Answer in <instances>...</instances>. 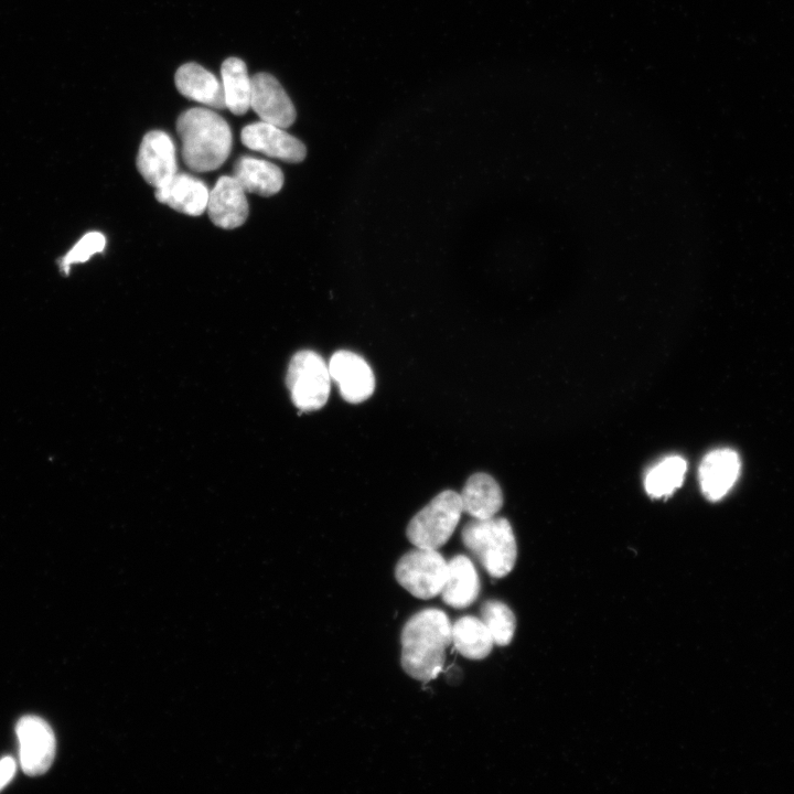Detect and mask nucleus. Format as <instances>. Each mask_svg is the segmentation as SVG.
Listing matches in <instances>:
<instances>
[{
	"instance_id": "f257e3e1",
	"label": "nucleus",
	"mask_w": 794,
	"mask_h": 794,
	"mask_svg": "<svg viewBox=\"0 0 794 794\" xmlns=\"http://www.w3.org/2000/svg\"><path fill=\"white\" fill-rule=\"evenodd\" d=\"M448 615L438 609L412 615L401 632V666L411 678L422 683L442 670L446 651L452 644Z\"/></svg>"
},
{
	"instance_id": "f03ea898",
	"label": "nucleus",
	"mask_w": 794,
	"mask_h": 794,
	"mask_svg": "<svg viewBox=\"0 0 794 794\" xmlns=\"http://www.w3.org/2000/svg\"><path fill=\"white\" fill-rule=\"evenodd\" d=\"M184 163L195 172L219 168L232 149V131L227 121L208 108L183 111L176 120Z\"/></svg>"
},
{
	"instance_id": "7ed1b4c3",
	"label": "nucleus",
	"mask_w": 794,
	"mask_h": 794,
	"mask_svg": "<svg viewBox=\"0 0 794 794\" xmlns=\"http://www.w3.org/2000/svg\"><path fill=\"white\" fill-rule=\"evenodd\" d=\"M461 537L465 548L492 577L503 578L514 568L517 546L505 518H473L463 526Z\"/></svg>"
},
{
	"instance_id": "20e7f679",
	"label": "nucleus",
	"mask_w": 794,
	"mask_h": 794,
	"mask_svg": "<svg viewBox=\"0 0 794 794\" xmlns=\"http://www.w3.org/2000/svg\"><path fill=\"white\" fill-rule=\"evenodd\" d=\"M462 513L460 494L446 490L411 518L407 537L415 547L438 549L452 536Z\"/></svg>"
},
{
	"instance_id": "39448f33",
	"label": "nucleus",
	"mask_w": 794,
	"mask_h": 794,
	"mask_svg": "<svg viewBox=\"0 0 794 794\" xmlns=\"http://www.w3.org/2000/svg\"><path fill=\"white\" fill-rule=\"evenodd\" d=\"M287 387L293 404L302 411L322 408L329 399L331 375L320 354L310 350L297 352L290 360Z\"/></svg>"
},
{
	"instance_id": "423d86ee",
	"label": "nucleus",
	"mask_w": 794,
	"mask_h": 794,
	"mask_svg": "<svg viewBox=\"0 0 794 794\" xmlns=\"http://www.w3.org/2000/svg\"><path fill=\"white\" fill-rule=\"evenodd\" d=\"M448 561L438 549L419 548L405 554L396 565L397 582L414 597L428 600L441 593Z\"/></svg>"
},
{
	"instance_id": "0eeeda50",
	"label": "nucleus",
	"mask_w": 794,
	"mask_h": 794,
	"mask_svg": "<svg viewBox=\"0 0 794 794\" xmlns=\"http://www.w3.org/2000/svg\"><path fill=\"white\" fill-rule=\"evenodd\" d=\"M20 764L24 773L40 775L53 763L56 741L50 725L37 716H24L17 723Z\"/></svg>"
},
{
	"instance_id": "6e6552de",
	"label": "nucleus",
	"mask_w": 794,
	"mask_h": 794,
	"mask_svg": "<svg viewBox=\"0 0 794 794\" xmlns=\"http://www.w3.org/2000/svg\"><path fill=\"white\" fill-rule=\"evenodd\" d=\"M331 379L337 386L344 400L360 404L372 396L375 389V377L371 366L356 353L351 351L335 352L328 364Z\"/></svg>"
},
{
	"instance_id": "1a4fd4ad",
	"label": "nucleus",
	"mask_w": 794,
	"mask_h": 794,
	"mask_svg": "<svg viewBox=\"0 0 794 794\" xmlns=\"http://www.w3.org/2000/svg\"><path fill=\"white\" fill-rule=\"evenodd\" d=\"M137 168L155 189L169 181L178 171L172 138L162 130L147 132L139 147Z\"/></svg>"
},
{
	"instance_id": "9d476101",
	"label": "nucleus",
	"mask_w": 794,
	"mask_h": 794,
	"mask_svg": "<svg viewBox=\"0 0 794 794\" xmlns=\"http://www.w3.org/2000/svg\"><path fill=\"white\" fill-rule=\"evenodd\" d=\"M240 138L247 148L289 163H299L307 154L305 146L299 139L262 120L245 126Z\"/></svg>"
},
{
	"instance_id": "9b49d317",
	"label": "nucleus",
	"mask_w": 794,
	"mask_h": 794,
	"mask_svg": "<svg viewBox=\"0 0 794 794\" xmlns=\"http://www.w3.org/2000/svg\"><path fill=\"white\" fill-rule=\"evenodd\" d=\"M250 108L260 120L281 128L296 120V109L288 94L272 75L257 73L251 76Z\"/></svg>"
},
{
	"instance_id": "f8f14e48",
	"label": "nucleus",
	"mask_w": 794,
	"mask_h": 794,
	"mask_svg": "<svg viewBox=\"0 0 794 794\" xmlns=\"http://www.w3.org/2000/svg\"><path fill=\"white\" fill-rule=\"evenodd\" d=\"M207 213L218 227L233 229L248 216L246 191L233 175H223L208 194Z\"/></svg>"
},
{
	"instance_id": "ddd939ff",
	"label": "nucleus",
	"mask_w": 794,
	"mask_h": 794,
	"mask_svg": "<svg viewBox=\"0 0 794 794\" xmlns=\"http://www.w3.org/2000/svg\"><path fill=\"white\" fill-rule=\"evenodd\" d=\"M740 458L731 449L709 452L699 466V482L702 494L709 501H719L734 485L740 473Z\"/></svg>"
},
{
	"instance_id": "4468645a",
	"label": "nucleus",
	"mask_w": 794,
	"mask_h": 794,
	"mask_svg": "<svg viewBox=\"0 0 794 794\" xmlns=\"http://www.w3.org/2000/svg\"><path fill=\"white\" fill-rule=\"evenodd\" d=\"M210 191L200 179L187 173H175L155 189V198L171 208L191 216L206 211Z\"/></svg>"
},
{
	"instance_id": "2eb2a0df",
	"label": "nucleus",
	"mask_w": 794,
	"mask_h": 794,
	"mask_svg": "<svg viewBox=\"0 0 794 794\" xmlns=\"http://www.w3.org/2000/svg\"><path fill=\"white\" fill-rule=\"evenodd\" d=\"M178 90L186 98L215 109H224L225 98L222 82L196 63H185L174 76Z\"/></svg>"
},
{
	"instance_id": "dca6fc26",
	"label": "nucleus",
	"mask_w": 794,
	"mask_h": 794,
	"mask_svg": "<svg viewBox=\"0 0 794 794\" xmlns=\"http://www.w3.org/2000/svg\"><path fill=\"white\" fill-rule=\"evenodd\" d=\"M480 593V579L472 560L457 555L448 561V575L441 590L446 604L454 609L471 605Z\"/></svg>"
},
{
	"instance_id": "f3484780",
	"label": "nucleus",
	"mask_w": 794,
	"mask_h": 794,
	"mask_svg": "<svg viewBox=\"0 0 794 794\" xmlns=\"http://www.w3.org/2000/svg\"><path fill=\"white\" fill-rule=\"evenodd\" d=\"M460 497L463 513L479 519L494 517L503 505V494L498 483L485 473L471 475Z\"/></svg>"
},
{
	"instance_id": "a211bd4d",
	"label": "nucleus",
	"mask_w": 794,
	"mask_h": 794,
	"mask_svg": "<svg viewBox=\"0 0 794 794\" xmlns=\"http://www.w3.org/2000/svg\"><path fill=\"white\" fill-rule=\"evenodd\" d=\"M233 176L246 193L270 196L278 193L283 185L282 171L276 164L244 155L234 165Z\"/></svg>"
},
{
	"instance_id": "6ab92c4d",
	"label": "nucleus",
	"mask_w": 794,
	"mask_h": 794,
	"mask_svg": "<svg viewBox=\"0 0 794 794\" xmlns=\"http://www.w3.org/2000/svg\"><path fill=\"white\" fill-rule=\"evenodd\" d=\"M454 648L469 659H483L492 651L494 641L484 622L475 616H462L451 626Z\"/></svg>"
},
{
	"instance_id": "aec40b11",
	"label": "nucleus",
	"mask_w": 794,
	"mask_h": 794,
	"mask_svg": "<svg viewBox=\"0 0 794 794\" xmlns=\"http://www.w3.org/2000/svg\"><path fill=\"white\" fill-rule=\"evenodd\" d=\"M221 76L226 108L234 115H244L250 108L251 96V77L245 62L238 57L226 58L221 66Z\"/></svg>"
},
{
	"instance_id": "412c9836",
	"label": "nucleus",
	"mask_w": 794,
	"mask_h": 794,
	"mask_svg": "<svg viewBox=\"0 0 794 794\" xmlns=\"http://www.w3.org/2000/svg\"><path fill=\"white\" fill-rule=\"evenodd\" d=\"M686 469L687 463L682 457L665 458L646 474V492L655 498L672 494L682 485Z\"/></svg>"
},
{
	"instance_id": "4be33fe9",
	"label": "nucleus",
	"mask_w": 794,
	"mask_h": 794,
	"mask_svg": "<svg viewBox=\"0 0 794 794\" xmlns=\"http://www.w3.org/2000/svg\"><path fill=\"white\" fill-rule=\"evenodd\" d=\"M481 620L492 635L494 644L505 646L513 640L516 620L512 610L500 601H487L481 607Z\"/></svg>"
},
{
	"instance_id": "5701e85b",
	"label": "nucleus",
	"mask_w": 794,
	"mask_h": 794,
	"mask_svg": "<svg viewBox=\"0 0 794 794\" xmlns=\"http://www.w3.org/2000/svg\"><path fill=\"white\" fill-rule=\"evenodd\" d=\"M106 245V237L99 232H90L84 235L77 244L66 254L62 261L63 268H68L74 262H84L94 254L101 253Z\"/></svg>"
},
{
	"instance_id": "b1692460",
	"label": "nucleus",
	"mask_w": 794,
	"mask_h": 794,
	"mask_svg": "<svg viewBox=\"0 0 794 794\" xmlns=\"http://www.w3.org/2000/svg\"><path fill=\"white\" fill-rule=\"evenodd\" d=\"M17 764L13 758L4 757L0 760V790H2L13 777Z\"/></svg>"
}]
</instances>
